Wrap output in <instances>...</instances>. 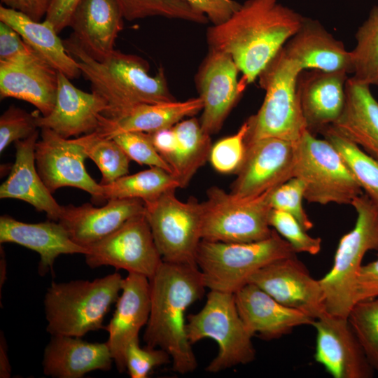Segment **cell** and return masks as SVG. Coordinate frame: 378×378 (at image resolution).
<instances>
[{"instance_id":"9","label":"cell","mask_w":378,"mask_h":378,"mask_svg":"<svg viewBox=\"0 0 378 378\" xmlns=\"http://www.w3.org/2000/svg\"><path fill=\"white\" fill-rule=\"evenodd\" d=\"M293 177L305 186L304 198L311 203L351 204L362 188L335 147L307 130L295 142Z\"/></svg>"},{"instance_id":"35","label":"cell","mask_w":378,"mask_h":378,"mask_svg":"<svg viewBox=\"0 0 378 378\" xmlns=\"http://www.w3.org/2000/svg\"><path fill=\"white\" fill-rule=\"evenodd\" d=\"M356 39V45L351 51V78L361 84L378 86V6L359 27Z\"/></svg>"},{"instance_id":"4","label":"cell","mask_w":378,"mask_h":378,"mask_svg":"<svg viewBox=\"0 0 378 378\" xmlns=\"http://www.w3.org/2000/svg\"><path fill=\"white\" fill-rule=\"evenodd\" d=\"M123 280L115 272L92 281H52L44 298L47 332L52 336L82 337L106 328L104 319L118 300Z\"/></svg>"},{"instance_id":"18","label":"cell","mask_w":378,"mask_h":378,"mask_svg":"<svg viewBox=\"0 0 378 378\" xmlns=\"http://www.w3.org/2000/svg\"><path fill=\"white\" fill-rule=\"evenodd\" d=\"M150 312L149 279L143 275L128 273L124 278L121 295L115 312L106 328L107 344L117 370H126L125 354L129 344L139 340L141 328L146 326Z\"/></svg>"},{"instance_id":"31","label":"cell","mask_w":378,"mask_h":378,"mask_svg":"<svg viewBox=\"0 0 378 378\" xmlns=\"http://www.w3.org/2000/svg\"><path fill=\"white\" fill-rule=\"evenodd\" d=\"M0 22L13 28L43 59L69 79L81 75L76 59L67 52L52 24L36 22L15 10L0 6Z\"/></svg>"},{"instance_id":"27","label":"cell","mask_w":378,"mask_h":378,"mask_svg":"<svg viewBox=\"0 0 378 378\" xmlns=\"http://www.w3.org/2000/svg\"><path fill=\"white\" fill-rule=\"evenodd\" d=\"M38 131L29 137L15 142V159L10 174L0 186L1 199H17L45 212L48 218L58 221L59 205L41 179L35 163V146Z\"/></svg>"},{"instance_id":"12","label":"cell","mask_w":378,"mask_h":378,"mask_svg":"<svg viewBox=\"0 0 378 378\" xmlns=\"http://www.w3.org/2000/svg\"><path fill=\"white\" fill-rule=\"evenodd\" d=\"M87 248L85 262L90 268L112 266L148 279L163 262L145 211Z\"/></svg>"},{"instance_id":"13","label":"cell","mask_w":378,"mask_h":378,"mask_svg":"<svg viewBox=\"0 0 378 378\" xmlns=\"http://www.w3.org/2000/svg\"><path fill=\"white\" fill-rule=\"evenodd\" d=\"M83 147L74 139L61 136L48 128H41V139L35 146V163L43 183L53 193L57 189L71 186L88 192L100 200L102 186L88 173Z\"/></svg>"},{"instance_id":"19","label":"cell","mask_w":378,"mask_h":378,"mask_svg":"<svg viewBox=\"0 0 378 378\" xmlns=\"http://www.w3.org/2000/svg\"><path fill=\"white\" fill-rule=\"evenodd\" d=\"M106 109L107 104L101 96L77 88L68 77L58 72L55 106L48 115H38L36 124L38 128L50 129L69 139L95 132Z\"/></svg>"},{"instance_id":"32","label":"cell","mask_w":378,"mask_h":378,"mask_svg":"<svg viewBox=\"0 0 378 378\" xmlns=\"http://www.w3.org/2000/svg\"><path fill=\"white\" fill-rule=\"evenodd\" d=\"M173 130L177 139V150L171 168L181 188H184L209 158L211 135L204 132L195 118L181 120Z\"/></svg>"},{"instance_id":"1","label":"cell","mask_w":378,"mask_h":378,"mask_svg":"<svg viewBox=\"0 0 378 378\" xmlns=\"http://www.w3.org/2000/svg\"><path fill=\"white\" fill-rule=\"evenodd\" d=\"M278 0H246L225 22L206 31L209 49L229 55L242 73L246 84L253 83L304 20Z\"/></svg>"},{"instance_id":"49","label":"cell","mask_w":378,"mask_h":378,"mask_svg":"<svg viewBox=\"0 0 378 378\" xmlns=\"http://www.w3.org/2000/svg\"><path fill=\"white\" fill-rule=\"evenodd\" d=\"M7 8L15 10L31 20L41 22L46 17L52 0H1Z\"/></svg>"},{"instance_id":"45","label":"cell","mask_w":378,"mask_h":378,"mask_svg":"<svg viewBox=\"0 0 378 378\" xmlns=\"http://www.w3.org/2000/svg\"><path fill=\"white\" fill-rule=\"evenodd\" d=\"M39 57L13 28L0 22V62L17 63Z\"/></svg>"},{"instance_id":"8","label":"cell","mask_w":378,"mask_h":378,"mask_svg":"<svg viewBox=\"0 0 378 378\" xmlns=\"http://www.w3.org/2000/svg\"><path fill=\"white\" fill-rule=\"evenodd\" d=\"M186 332L191 344L204 338L217 342L218 353L205 368L208 372L246 365L255 358L253 336L239 314L234 293L210 290L202 309L188 316Z\"/></svg>"},{"instance_id":"25","label":"cell","mask_w":378,"mask_h":378,"mask_svg":"<svg viewBox=\"0 0 378 378\" xmlns=\"http://www.w3.org/2000/svg\"><path fill=\"white\" fill-rule=\"evenodd\" d=\"M283 48L303 71L352 73L351 52L316 20L304 18L300 28Z\"/></svg>"},{"instance_id":"20","label":"cell","mask_w":378,"mask_h":378,"mask_svg":"<svg viewBox=\"0 0 378 378\" xmlns=\"http://www.w3.org/2000/svg\"><path fill=\"white\" fill-rule=\"evenodd\" d=\"M145 211L139 199L110 200L102 207L88 203L80 206H62L58 220L71 239L87 248L109 235L131 218Z\"/></svg>"},{"instance_id":"50","label":"cell","mask_w":378,"mask_h":378,"mask_svg":"<svg viewBox=\"0 0 378 378\" xmlns=\"http://www.w3.org/2000/svg\"><path fill=\"white\" fill-rule=\"evenodd\" d=\"M150 134L156 150L171 167L177 150V139L173 127L150 132Z\"/></svg>"},{"instance_id":"22","label":"cell","mask_w":378,"mask_h":378,"mask_svg":"<svg viewBox=\"0 0 378 378\" xmlns=\"http://www.w3.org/2000/svg\"><path fill=\"white\" fill-rule=\"evenodd\" d=\"M15 243L37 252L41 276L52 271L55 259L62 254H86L88 248L75 243L58 221L27 223L10 216L0 217V243Z\"/></svg>"},{"instance_id":"42","label":"cell","mask_w":378,"mask_h":378,"mask_svg":"<svg viewBox=\"0 0 378 378\" xmlns=\"http://www.w3.org/2000/svg\"><path fill=\"white\" fill-rule=\"evenodd\" d=\"M113 139L131 160L140 164L162 168L172 174L169 164L156 150L150 133L124 132L115 136Z\"/></svg>"},{"instance_id":"24","label":"cell","mask_w":378,"mask_h":378,"mask_svg":"<svg viewBox=\"0 0 378 378\" xmlns=\"http://www.w3.org/2000/svg\"><path fill=\"white\" fill-rule=\"evenodd\" d=\"M116 0H80L69 22L72 35L93 58L101 60L114 50L123 27Z\"/></svg>"},{"instance_id":"14","label":"cell","mask_w":378,"mask_h":378,"mask_svg":"<svg viewBox=\"0 0 378 378\" xmlns=\"http://www.w3.org/2000/svg\"><path fill=\"white\" fill-rule=\"evenodd\" d=\"M246 145V155L237 171L232 194L255 197L293 177L295 142L269 137Z\"/></svg>"},{"instance_id":"38","label":"cell","mask_w":378,"mask_h":378,"mask_svg":"<svg viewBox=\"0 0 378 378\" xmlns=\"http://www.w3.org/2000/svg\"><path fill=\"white\" fill-rule=\"evenodd\" d=\"M347 318L370 365L378 371V298L356 302Z\"/></svg>"},{"instance_id":"16","label":"cell","mask_w":378,"mask_h":378,"mask_svg":"<svg viewBox=\"0 0 378 378\" xmlns=\"http://www.w3.org/2000/svg\"><path fill=\"white\" fill-rule=\"evenodd\" d=\"M253 284L279 303L315 319L326 311L319 280L314 279L296 255L274 261L257 271Z\"/></svg>"},{"instance_id":"52","label":"cell","mask_w":378,"mask_h":378,"mask_svg":"<svg viewBox=\"0 0 378 378\" xmlns=\"http://www.w3.org/2000/svg\"><path fill=\"white\" fill-rule=\"evenodd\" d=\"M1 263L3 265V267L1 265V284H0V286H1V288L2 286V284H4V281H5V275H6V273H5V270H6V261H5V259H4V257H1Z\"/></svg>"},{"instance_id":"10","label":"cell","mask_w":378,"mask_h":378,"mask_svg":"<svg viewBox=\"0 0 378 378\" xmlns=\"http://www.w3.org/2000/svg\"><path fill=\"white\" fill-rule=\"evenodd\" d=\"M276 188V187H275ZM271 188L252 197H239L218 187H211L202 202L203 240L252 242L268 238L274 230L269 223L272 209Z\"/></svg>"},{"instance_id":"37","label":"cell","mask_w":378,"mask_h":378,"mask_svg":"<svg viewBox=\"0 0 378 378\" xmlns=\"http://www.w3.org/2000/svg\"><path fill=\"white\" fill-rule=\"evenodd\" d=\"M122 16L128 21L160 16L205 24L208 18L183 0H116Z\"/></svg>"},{"instance_id":"43","label":"cell","mask_w":378,"mask_h":378,"mask_svg":"<svg viewBox=\"0 0 378 378\" xmlns=\"http://www.w3.org/2000/svg\"><path fill=\"white\" fill-rule=\"evenodd\" d=\"M37 116L14 106L5 111L0 117V152L37 131Z\"/></svg>"},{"instance_id":"2","label":"cell","mask_w":378,"mask_h":378,"mask_svg":"<svg viewBox=\"0 0 378 378\" xmlns=\"http://www.w3.org/2000/svg\"><path fill=\"white\" fill-rule=\"evenodd\" d=\"M149 281L150 312L144 342L166 351L174 371L192 372L197 361L188 338L185 314L204 293L202 273L196 264L163 261Z\"/></svg>"},{"instance_id":"41","label":"cell","mask_w":378,"mask_h":378,"mask_svg":"<svg viewBox=\"0 0 378 378\" xmlns=\"http://www.w3.org/2000/svg\"><path fill=\"white\" fill-rule=\"evenodd\" d=\"M304 190V182L293 177L272 190L270 202L272 209L292 215L308 231L314 225L302 206Z\"/></svg>"},{"instance_id":"33","label":"cell","mask_w":378,"mask_h":378,"mask_svg":"<svg viewBox=\"0 0 378 378\" xmlns=\"http://www.w3.org/2000/svg\"><path fill=\"white\" fill-rule=\"evenodd\" d=\"M100 200L139 199L144 202L153 200L163 193L181 188L176 177L156 167L131 175H125L113 182L102 185Z\"/></svg>"},{"instance_id":"34","label":"cell","mask_w":378,"mask_h":378,"mask_svg":"<svg viewBox=\"0 0 378 378\" xmlns=\"http://www.w3.org/2000/svg\"><path fill=\"white\" fill-rule=\"evenodd\" d=\"M321 132L341 155L365 194L378 206V160L331 125Z\"/></svg>"},{"instance_id":"47","label":"cell","mask_w":378,"mask_h":378,"mask_svg":"<svg viewBox=\"0 0 378 378\" xmlns=\"http://www.w3.org/2000/svg\"><path fill=\"white\" fill-rule=\"evenodd\" d=\"M378 298V253L376 260L362 265L355 286L356 303Z\"/></svg>"},{"instance_id":"5","label":"cell","mask_w":378,"mask_h":378,"mask_svg":"<svg viewBox=\"0 0 378 378\" xmlns=\"http://www.w3.org/2000/svg\"><path fill=\"white\" fill-rule=\"evenodd\" d=\"M303 71L282 48L258 76L265 90L258 113L247 120L246 144L264 138H278L296 142L307 130L298 91Z\"/></svg>"},{"instance_id":"30","label":"cell","mask_w":378,"mask_h":378,"mask_svg":"<svg viewBox=\"0 0 378 378\" xmlns=\"http://www.w3.org/2000/svg\"><path fill=\"white\" fill-rule=\"evenodd\" d=\"M331 126L378 160V102L370 86L346 80L344 106Z\"/></svg>"},{"instance_id":"28","label":"cell","mask_w":378,"mask_h":378,"mask_svg":"<svg viewBox=\"0 0 378 378\" xmlns=\"http://www.w3.org/2000/svg\"><path fill=\"white\" fill-rule=\"evenodd\" d=\"M107 342L92 343L80 337L53 335L44 350L43 373L54 378H81L94 370L111 369Z\"/></svg>"},{"instance_id":"29","label":"cell","mask_w":378,"mask_h":378,"mask_svg":"<svg viewBox=\"0 0 378 378\" xmlns=\"http://www.w3.org/2000/svg\"><path fill=\"white\" fill-rule=\"evenodd\" d=\"M202 108L203 102L200 97L181 102L141 104L113 117L102 115L95 132L107 139L128 132L150 133L172 127L185 118L196 115Z\"/></svg>"},{"instance_id":"48","label":"cell","mask_w":378,"mask_h":378,"mask_svg":"<svg viewBox=\"0 0 378 378\" xmlns=\"http://www.w3.org/2000/svg\"><path fill=\"white\" fill-rule=\"evenodd\" d=\"M80 0H52L45 20L50 22L57 33L69 26L72 13Z\"/></svg>"},{"instance_id":"11","label":"cell","mask_w":378,"mask_h":378,"mask_svg":"<svg viewBox=\"0 0 378 378\" xmlns=\"http://www.w3.org/2000/svg\"><path fill=\"white\" fill-rule=\"evenodd\" d=\"M144 203L145 215L162 260L197 265L202 240V204L195 198L181 201L175 190Z\"/></svg>"},{"instance_id":"39","label":"cell","mask_w":378,"mask_h":378,"mask_svg":"<svg viewBox=\"0 0 378 378\" xmlns=\"http://www.w3.org/2000/svg\"><path fill=\"white\" fill-rule=\"evenodd\" d=\"M248 128L246 120L234 134L219 140L211 146L209 159L216 171L226 174L237 172L246 155Z\"/></svg>"},{"instance_id":"3","label":"cell","mask_w":378,"mask_h":378,"mask_svg":"<svg viewBox=\"0 0 378 378\" xmlns=\"http://www.w3.org/2000/svg\"><path fill=\"white\" fill-rule=\"evenodd\" d=\"M63 41L81 74L90 83L92 91L106 101L107 109L103 115L113 117L139 105L176 100L162 69L151 76L148 64L136 55L115 50L97 60L72 34Z\"/></svg>"},{"instance_id":"15","label":"cell","mask_w":378,"mask_h":378,"mask_svg":"<svg viewBox=\"0 0 378 378\" xmlns=\"http://www.w3.org/2000/svg\"><path fill=\"white\" fill-rule=\"evenodd\" d=\"M316 332L314 359L334 378H371L374 370L348 318L326 311L312 324Z\"/></svg>"},{"instance_id":"21","label":"cell","mask_w":378,"mask_h":378,"mask_svg":"<svg viewBox=\"0 0 378 378\" xmlns=\"http://www.w3.org/2000/svg\"><path fill=\"white\" fill-rule=\"evenodd\" d=\"M239 314L253 336L277 339L300 326L311 325L314 318L279 303L256 285L248 283L234 293Z\"/></svg>"},{"instance_id":"44","label":"cell","mask_w":378,"mask_h":378,"mask_svg":"<svg viewBox=\"0 0 378 378\" xmlns=\"http://www.w3.org/2000/svg\"><path fill=\"white\" fill-rule=\"evenodd\" d=\"M169 354L160 348H141L139 340L127 346L125 354L126 370L131 378H146L155 367L170 363Z\"/></svg>"},{"instance_id":"46","label":"cell","mask_w":378,"mask_h":378,"mask_svg":"<svg viewBox=\"0 0 378 378\" xmlns=\"http://www.w3.org/2000/svg\"><path fill=\"white\" fill-rule=\"evenodd\" d=\"M193 10L204 15L212 25L220 24L239 8L241 4L234 0H183Z\"/></svg>"},{"instance_id":"26","label":"cell","mask_w":378,"mask_h":378,"mask_svg":"<svg viewBox=\"0 0 378 378\" xmlns=\"http://www.w3.org/2000/svg\"><path fill=\"white\" fill-rule=\"evenodd\" d=\"M345 72L300 73L298 91L307 130L321 132L340 116L345 102Z\"/></svg>"},{"instance_id":"23","label":"cell","mask_w":378,"mask_h":378,"mask_svg":"<svg viewBox=\"0 0 378 378\" xmlns=\"http://www.w3.org/2000/svg\"><path fill=\"white\" fill-rule=\"evenodd\" d=\"M57 85L58 71L40 57L17 63L0 62V98L26 101L43 116L55 106Z\"/></svg>"},{"instance_id":"40","label":"cell","mask_w":378,"mask_h":378,"mask_svg":"<svg viewBox=\"0 0 378 378\" xmlns=\"http://www.w3.org/2000/svg\"><path fill=\"white\" fill-rule=\"evenodd\" d=\"M269 223L290 244L296 253L316 255L321 251V238L309 235L307 231L288 213L272 209L269 216Z\"/></svg>"},{"instance_id":"36","label":"cell","mask_w":378,"mask_h":378,"mask_svg":"<svg viewBox=\"0 0 378 378\" xmlns=\"http://www.w3.org/2000/svg\"><path fill=\"white\" fill-rule=\"evenodd\" d=\"M74 139L99 169L101 185L109 184L128 174L131 159L113 139L102 137L94 132Z\"/></svg>"},{"instance_id":"7","label":"cell","mask_w":378,"mask_h":378,"mask_svg":"<svg viewBox=\"0 0 378 378\" xmlns=\"http://www.w3.org/2000/svg\"><path fill=\"white\" fill-rule=\"evenodd\" d=\"M351 204L357 217L354 227L340 240L332 266L319 279L326 311L347 318L356 304V280L362 260L369 251H378V206L366 194Z\"/></svg>"},{"instance_id":"6","label":"cell","mask_w":378,"mask_h":378,"mask_svg":"<svg viewBox=\"0 0 378 378\" xmlns=\"http://www.w3.org/2000/svg\"><path fill=\"white\" fill-rule=\"evenodd\" d=\"M295 255L290 244L274 230L268 238L252 242L202 239L196 263L206 288L234 294L260 269Z\"/></svg>"},{"instance_id":"51","label":"cell","mask_w":378,"mask_h":378,"mask_svg":"<svg viewBox=\"0 0 378 378\" xmlns=\"http://www.w3.org/2000/svg\"><path fill=\"white\" fill-rule=\"evenodd\" d=\"M7 346L4 335L0 337V377L8 378L10 376V365L8 360Z\"/></svg>"},{"instance_id":"17","label":"cell","mask_w":378,"mask_h":378,"mask_svg":"<svg viewBox=\"0 0 378 378\" xmlns=\"http://www.w3.org/2000/svg\"><path fill=\"white\" fill-rule=\"evenodd\" d=\"M238 71L229 55L211 49L200 66L197 76L203 102L200 125L209 135L220 130L242 92L245 83L238 81Z\"/></svg>"}]
</instances>
